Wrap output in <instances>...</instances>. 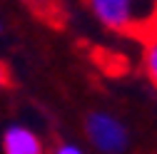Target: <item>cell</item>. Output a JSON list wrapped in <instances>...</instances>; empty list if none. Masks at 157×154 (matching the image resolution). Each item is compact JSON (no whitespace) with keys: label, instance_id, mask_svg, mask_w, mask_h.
I'll list each match as a JSON object with an SVG mask.
<instances>
[{"label":"cell","instance_id":"6da1fadb","mask_svg":"<svg viewBox=\"0 0 157 154\" xmlns=\"http://www.w3.org/2000/svg\"><path fill=\"white\" fill-rule=\"evenodd\" d=\"M87 5L107 30L145 40L157 32V0H87Z\"/></svg>","mask_w":157,"mask_h":154},{"label":"cell","instance_id":"7a4b0ae2","mask_svg":"<svg viewBox=\"0 0 157 154\" xmlns=\"http://www.w3.org/2000/svg\"><path fill=\"white\" fill-rule=\"evenodd\" d=\"M85 137L100 154H122L130 144L127 127L110 112H90L87 114Z\"/></svg>","mask_w":157,"mask_h":154},{"label":"cell","instance_id":"3957f363","mask_svg":"<svg viewBox=\"0 0 157 154\" xmlns=\"http://www.w3.org/2000/svg\"><path fill=\"white\" fill-rule=\"evenodd\" d=\"M3 154H45V144L37 134L23 124H10L3 132Z\"/></svg>","mask_w":157,"mask_h":154},{"label":"cell","instance_id":"277c9868","mask_svg":"<svg viewBox=\"0 0 157 154\" xmlns=\"http://www.w3.org/2000/svg\"><path fill=\"white\" fill-rule=\"evenodd\" d=\"M142 67L150 77V82L157 87V32H152L145 40V52H142Z\"/></svg>","mask_w":157,"mask_h":154},{"label":"cell","instance_id":"5b68a950","mask_svg":"<svg viewBox=\"0 0 157 154\" xmlns=\"http://www.w3.org/2000/svg\"><path fill=\"white\" fill-rule=\"evenodd\" d=\"M52 154H85L77 144H60V147H55Z\"/></svg>","mask_w":157,"mask_h":154},{"label":"cell","instance_id":"8992f818","mask_svg":"<svg viewBox=\"0 0 157 154\" xmlns=\"http://www.w3.org/2000/svg\"><path fill=\"white\" fill-rule=\"evenodd\" d=\"M10 82V75H8V67L3 65V62H0V87H5Z\"/></svg>","mask_w":157,"mask_h":154},{"label":"cell","instance_id":"52a82bcc","mask_svg":"<svg viewBox=\"0 0 157 154\" xmlns=\"http://www.w3.org/2000/svg\"><path fill=\"white\" fill-rule=\"evenodd\" d=\"M25 3H30V5H43V3H48V0H25Z\"/></svg>","mask_w":157,"mask_h":154}]
</instances>
